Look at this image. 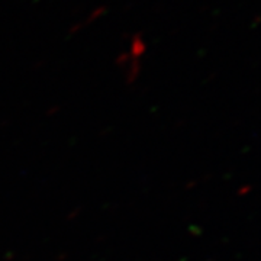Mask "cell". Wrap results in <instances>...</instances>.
Masks as SVG:
<instances>
[{"label":"cell","instance_id":"1","mask_svg":"<svg viewBox=\"0 0 261 261\" xmlns=\"http://www.w3.org/2000/svg\"><path fill=\"white\" fill-rule=\"evenodd\" d=\"M106 12H108L106 6H103V5H100V6H96L94 9H92L90 12H89V15H87L86 18H83L82 20H79V22L73 23V25H71V28L68 29V34H70V35H75V34H79L80 31H83L84 28H87L89 25H92V23H94V22H97L99 19H102L103 16L106 15Z\"/></svg>","mask_w":261,"mask_h":261},{"label":"cell","instance_id":"2","mask_svg":"<svg viewBox=\"0 0 261 261\" xmlns=\"http://www.w3.org/2000/svg\"><path fill=\"white\" fill-rule=\"evenodd\" d=\"M147 49H148V45H147V39L144 37L142 32H134L129 37V41H128V54L135 58H144L145 54H147Z\"/></svg>","mask_w":261,"mask_h":261}]
</instances>
